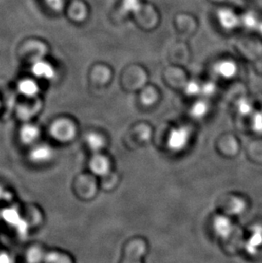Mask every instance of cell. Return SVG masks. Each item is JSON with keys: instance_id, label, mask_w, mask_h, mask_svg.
I'll use <instances>...</instances> for the list:
<instances>
[{"instance_id": "2e32d148", "label": "cell", "mask_w": 262, "mask_h": 263, "mask_svg": "<svg viewBox=\"0 0 262 263\" xmlns=\"http://www.w3.org/2000/svg\"><path fill=\"white\" fill-rule=\"evenodd\" d=\"M122 9L125 13L138 12L141 9V4L139 0H124Z\"/></svg>"}, {"instance_id": "e0dca14e", "label": "cell", "mask_w": 262, "mask_h": 263, "mask_svg": "<svg viewBox=\"0 0 262 263\" xmlns=\"http://www.w3.org/2000/svg\"><path fill=\"white\" fill-rule=\"evenodd\" d=\"M45 254L39 249H32L30 250L27 254V260L30 263H40L44 261Z\"/></svg>"}, {"instance_id": "30bf717a", "label": "cell", "mask_w": 262, "mask_h": 263, "mask_svg": "<svg viewBox=\"0 0 262 263\" xmlns=\"http://www.w3.org/2000/svg\"><path fill=\"white\" fill-rule=\"evenodd\" d=\"M18 89L21 94L27 97H35L40 91V86L32 80H23L18 84Z\"/></svg>"}, {"instance_id": "ba28073f", "label": "cell", "mask_w": 262, "mask_h": 263, "mask_svg": "<svg viewBox=\"0 0 262 263\" xmlns=\"http://www.w3.org/2000/svg\"><path fill=\"white\" fill-rule=\"evenodd\" d=\"M40 136V129L33 124H26L21 129V139L26 144H31L37 141Z\"/></svg>"}, {"instance_id": "52a82bcc", "label": "cell", "mask_w": 262, "mask_h": 263, "mask_svg": "<svg viewBox=\"0 0 262 263\" xmlns=\"http://www.w3.org/2000/svg\"><path fill=\"white\" fill-rule=\"evenodd\" d=\"M214 229L218 236L227 238L233 231V225L229 219L224 216H219L214 221Z\"/></svg>"}, {"instance_id": "5bb4252c", "label": "cell", "mask_w": 262, "mask_h": 263, "mask_svg": "<svg viewBox=\"0 0 262 263\" xmlns=\"http://www.w3.org/2000/svg\"><path fill=\"white\" fill-rule=\"evenodd\" d=\"M43 261H45V263H72L71 259L68 256L54 252L45 255Z\"/></svg>"}, {"instance_id": "603a6c76", "label": "cell", "mask_w": 262, "mask_h": 263, "mask_svg": "<svg viewBox=\"0 0 262 263\" xmlns=\"http://www.w3.org/2000/svg\"><path fill=\"white\" fill-rule=\"evenodd\" d=\"M10 194L6 193L4 189L0 186V200H5V199H9Z\"/></svg>"}, {"instance_id": "8992f818", "label": "cell", "mask_w": 262, "mask_h": 263, "mask_svg": "<svg viewBox=\"0 0 262 263\" xmlns=\"http://www.w3.org/2000/svg\"><path fill=\"white\" fill-rule=\"evenodd\" d=\"M89 167L93 173L99 176H106L108 174L111 168V164L106 157L97 154L93 157L89 163Z\"/></svg>"}, {"instance_id": "277c9868", "label": "cell", "mask_w": 262, "mask_h": 263, "mask_svg": "<svg viewBox=\"0 0 262 263\" xmlns=\"http://www.w3.org/2000/svg\"><path fill=\"white\" fill-rule=\"evenodd\" d=\"M32 72L36 77L51 80L54 77V67L49 62L38 60L32 66Z\"/></svg>"}, {"instance_id": "9c48e42d", "label": "cell", "mask_w": 262, "mask_h": 263, "mask_svg": "<svg viewBox=\"0 0 262 263\" xmlns=\"http://www.w3.org/2000/svg\"><path fill=\"white\" fill-rule=\"evenodd\" d=\"M262 246V228L260 226H256L254 228L252 231V235L248 240L246 245V249L250 254L256 253L258 249Z\"/></svg>"}, {"instance_id": "4fadbf2b", "label": "cell", "mask_w": 262, "mask_h": 263, "mask_svg": "<svg viewBox=\"0 0 262 263\" xmlns=\"http://www.w3.org/2000/svg\"><path fill=\"white\" fill-rule=\"evenodd\" d=\"M3 217L8 223L16 226L22 220L20 219V216L18 214L17 211L15 209H6L3 212Z\"/></svg>"}, {"instance_id": "ffe728a7", "label": "cell", "mask_w": 262, "mask_h": 263, "mask_svg": "<svg viewBox=\"0 0 262 263\" xmlns=\"http://www.w3.org/2000/svg\"><path fill=\"white\" fill-rule=\"evenodd\" d=\"M254 70L258 75L262 76V55L253 62Z\"/></svg>"}, {"instance_id": "9a60e30c", "label": "cell", "mask_w": 262, "mask_h": 263, "mask_svg": "<svg viewBox=\"0 0 262 263\" xmlns=\"http://www.w3.org/2000/svg\"><path fill=\"white\" fill-rule=\"evenodd\" d=\"M207 105L203 102H196L191 109V115L196 119H201L206 115L207 112Z\"/></svg>"}, {"instance_id": "7a4b0ae2", "label": "cell", "mask_w": 262, "mask_h": 263, "mask_svg": "<svg viewBox=\"0 0 262 263\" xmlns=\"http://www.w3.org/2000/svg\"><path fill=\"white\" fill-rule=\"evenodd\" d=\"M190 141V132L186 127H177L171 129L167 137V146L174 153L185 150Z\"/></svg>"}, {"instance_id": "7402d4cb", "label": "cell", "mask_w": 262, "mask_h": 263, "mask_svg": "<svg viewBox=\"0 0 262 263\" xmlns=\"http://www.w3.org/2000/svg\"><path fill=\"white\" fill-rule=\"evenodd\" d=\"M0 263H14L12 257L8 254H0Z\"/></svg>"}, {"instance_id": "44dd1931", "label": "cell", "mask_w": 262, "mask_h": 263, "mask_svg": "<svg viewBox=\"0 0 262 263\" xmlns=\"http://www.w3.org/2000/svg\"><path fill=\"white\" fill-rule=\"evenodd\" d=\"M244 208H245V204H244V202L241 201V200H237V202L234 203L233 211V212H235V213H240V212H242Z\"/></svg>"}, {"instance_id": "3957f363", "label": "cell", "mask_w": 262, "mask_h": 263, "mask_svg": "<svg viewBox=\"0 0 262 263\" xmlns=\"http://www.w3.org/2000/svg\"><path fill=\"white\" fill-rule=\"evenodd\" d=\"M54 139L61 142H68L76 136V128L69 120H58L54 122L50 129Z\"/></svg>"}, {"instance_id": "8fae6325", "label": "cell", "mask_w": 262, "mask_h": 263, "mask_svg": "<svg viewBox=\"0 0 262 263\" xmlns=\"http://www.w3.org/2000/svg\"><path fill=\"white\" fill-rule=\"evenodd\" d=\"M86 143L89 149L93 152L101 151L105 146V140L101 135L90 133L86 137Z\"/></svg>"}, {"instance_id": "5b68a950", "label": "cell", "mask_w": 262, "mask_h": 263, "mask_svg": "<svg viewBox=\"0 0 262 263\" xmlns=\"http://www.w3.org/2000/svg\"><path fill=\"white\" fill-rule=\"evenodd\" d=\"M53 150L47 145H40L35 146L30 153V159L38 164H42L50 161L52 159Z\"/></svg>"}, {"instance_id": "7c38bea8", "label": "cell", "mask_w": 262, "mask_h": 263, "mask_svg": "<svg viewBox=\"0 0 262 263\" xmlns=\"http://www.w3.org/2000/svg\"><path fill=\"white\" fill-rule=\"evenodd\" d=\"M129 250L127 251L126 257L123 263H141V256L146 252V246L143 243L138 248V251H133L132 247L129 246Z\"/></svg>"}, {"instance_id": "6da1fadb", "label": "cell", "mask_w": 262, "mask_h": 263, "mask_svg": "<svg viewBox=\"0 0 262 263\" xmlns=\"http://www.w3.org/2000/svg\"><path fill=\"white\" fill-rule=\"evenodd\" d=\"M236 49L241 58L254 62L262 55V40L253 35H245L237 40Z\"/></svg>"}, {"instance_id": "ac0fdd59", "label": "cell", "mask_w": 262, "mask_h": 263, "mask_svg": "<svg viewBox=\"0 0 262 263\" xmlns=\"http://www.w3.org/2000/svg\"><path fill=\"white\" fill-rule=\"evenodd\" d=\"M45 1L49 7L55 11H59L63 7V0H45Z\"/></svg>"}, {"instance_id": "d6986e66", "label": "cell", "mask_w": 262, "mask_h": 263, "mask_svg": "<svg viewBox=\"0 0 262 263\" xmlns=\"http://www.w3.org/2000/svg\"><path fill=\"white\" fill-rule=\"evenodd\" d=\"M200 91V88L195 82H190L185 87V92L189 96H194Z\"/></svg>"}]
</instances>
